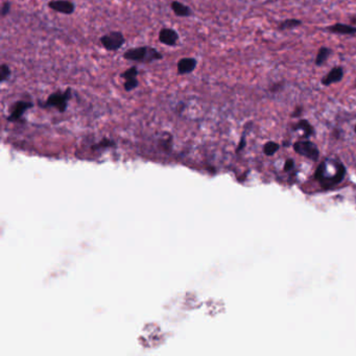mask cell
<instances>
[{
	"label": "cell",
	"mask_w": 356,
	"mask_h": 356,
	"mask_svg": "<svg viewBox=\"0 0 356 356\" xmlns=\"http://www.w3.org/2000/svg\"><path fill=\"white\" fill-rule=\"evenodd\" d=\"M346 170L338 160L326 159L316 170V178L323 187L329 188L338 184L345 176Z\"/></svg>",
	"instance_id": "obj_1"
},
{
	"label": "cell",
	"mask_w": 356,
	"mask_h": 356,
	"mask_svg": "<svg viewBox=\"0 0 356 356\" xmlns=\"http://www.w3.org/2000/svg\"><path fill=\"white\" fill-rule=\"evenodd\" d=\"M122 58L130 62L136 63H152L160 61L163 58V54L158 52L155 47L152 46H139L130 48L124 52Z\"/></svg>",
	"instance_id": "obj_2"
},
{
	"label": "cell",
	"mask_w": 356,
	"mask_h": 356,
	"mask_svg": "<svg viewBox=\"0 0 356 356\" xmlns=\"http://www.w3.org/2000/svg\"><path fill=\"white\" fill-rule=\"evenodd\" d=\"M71 98H72V89L68 87L64 91L58 90L52 93L43 104L39 102V106L44 109L56 108L60 113H64L67 109L68 102L71 100Z\"/></svg>",
	"instance_id": "obj_3"
},
{
	"label": "cell",
	"mask_w": 356,
	"mask_h": 356,
	"mask_svg": "<svg viewBox=\"0 0 356 356\" xmlns=\"http://www.w3.org/2000/svg\"><path fill=\"white\" fill-rule=\"evenodd\" d=\"M100 44L108 52L120 50L126 43V38L122 32H110L100 38Z\"/></svg>",
	"instance_id": "obj_4"
},
{
	"label": "cell",
	"mask_w": 356,
	"mask_h": 356,
	"mask_svg": "<svg viewBox=\"0 0 356 356\" xmlns=\"http://www.w3.org/2000/svg\"><path fill=\"white\" fill-rule=\"evenodd\" d=\"M294 148L296 152H298L299 155L304 156L310 160H316L320 155V152L316 146L314 144V142L308 140L296 142L294 144Z\"/></svg>",
	"instance_id": "obj_5"
},
{
	"label": "cell",
	"mask_w": 356,
	"mask_h": 356,
	"mask_svg": "<svg viewBox=\"0 0 356 356\" xmlns=\"http://www.w3.org/2000/svg\"><path fill=\"white\" fill-rule=\"evenodd\" d=\"M34 106V102L28 100H18L16 102L10 109V114L8 116L6 120L10 122L19 120L28 110L32 109Z\"/></svg>",
	"instance_id": "obj_6"
},
{
	"label": "cell",
	"mask_w": 356,
	"mask_h": 356,
	"mask_svg": "<svg viewBox=\"0 0 356 356\" xmlns=\"http://www.w3.org/2000/svg\"><path fill=\"white\" fill-rule=\"evenodd\" d=\"M47 6L50 10L63 15H72L76 12V4L70 0H52Z\"/></svg>",
	"instance_id": "obj_7"
},
{
	"label": "cell",
	"mask_w": 356,
	"mask_h": 356,
	"mask_svg": "<svg viewBox=\"0 0 356 356\" xmlns=\"http://www.w3.org/2000/svg\"><path fill=\"white\" fill-rule=\"evenodd\" d=\"M198 61L194 58H182L176 63V72L179 76L190 74L196 70Z\"/></svg>",
	"instance_id": "obj_8"
},
{
	"label": "cell",
	"mask_w": 356,
	"mask_h": 356,
	"mask_svg": "<svg viewBox=\"0 0 356 356\" xmlns=\"http://www.w3.org/2000/svg\"><path fill=\"white\" fill-rule=\"evenodd\" d=\"M159 41L163 45L174 47L179 42V34L170 28H163L159 32Z\"/></svg>",
	"instance_id": "obj_9"
},
{
	"label": "cell",
	"mask_w": 356,
	"mask_h": 356,
	"mask_svg": "<svg viewBox=\"0 0 356 356\" xmlns=\"http://www.w3.org/2000/svg\"><path fill=\"white\" fill-rule=\"evenodd\" d=\"M344 78V69L342 66H336L332 68L329 72L322 78L321 82L324 86H330L336 84L342 80Z\"/></svg>",
	"instance_id": "obj_10"
},
{
	"label": "cell",
	"mask_w": 356,
	"mask_h": 356,
	"mask_svg": "<svg viewBox=\"0 0 356 356\" xmlns=\"http://www.w3.org/2000/svg\"><path fill=\"white\" fill-rule=\"evenodd\" d=\"M325 30L336 34H344V36H355L356 34V26H349L345 23H336L330 26H327Z\"/></svg>",
	"instance_id": "obj_11"
},
{
	"label": "cell",
	"mask_w": 356,
	"mask_h": 356,
	"mask_svg": "<svg viewBox=\"0 0 356 356\" xmlns=\"http://www.w3.org/2000/svg\"><path fill=\"white\" fill-rule=\"evenodd\" d=\"M170 8L174 12V14L178 17L187 18V17L192 16V14H194L192 10L190 8L180 2H176V0H174V2H172L170 4Z\"/></svg>",
	"instance_id": "obj_12"
},
{
	"label": "cell",
	"mask_w": 356,
	"mask_h": 356,
	"mask_svg": "<svg viewBox=\"0 0 356 356\" xmlns=\"http://www.w3.org/2000/svg\"><path fill=\"white\" fill-rule=\"evenodd\" d=\"M331 52H332V50H331V48H329V47H325V46L321 47V48L318 50L316 58V65L322 66L327 61V58H329Z\"/></svg>",
	"instance_id": "obj_13"
},
{
	"label": "cell",
	"mask_w": 356,
	"mask_h": 356,
	"mask_svg": "<svg viewBox=\"0 0 356 356\" xmlns=\"http://www.w3.org/2000/svg\"><path fill=\"white\" fill-rule=\"evenodd\" d=\"M300 26H302V21L299 20V19H286V20H284L282 21L278 28L279 30H294V28H299Z\"/></svg>",
	"instance_id": "obj_14"
},
{
	"label": "cell",
	"mask_w": 356,
	"mask_h": 356,
	"mask_svg": "<svg viewBox=\"0 0 356 356\" xmlns=\"http://www.w3.org/2000/svg\"><path fill=\"white\" fill-rule=\"evenodd\" d=\"M294 130H302L303 132H304V135L305 137H310L312 136L314 133V130L312 128V126L308 122L307 120H300L298 124H296L294 126Z\"/></svg>",
	"instance_id": "obj_15"
},
{
	"label": "cell",
	"mask_w": 356,
	"mask_h": 356,
	"mask_svg": "<svg viewBox=\"0 0 356 356\" xmlns=\"http://www.w3.org/2000/svg\"><path fill=\"white\" fill-rule=\"evenodd\" d=\"M139 74V70L137 68V66H132L130 67L128 69L124 70V72L120 74V78L124 80H128V78H137Z\"/></svg>",
	"instance_id": "obj_16"
},
{
	"label": "cell",
	"mask_w": 356,
	"mask_h": 356,
	"mask_svg": "<svg viewBox=\"0 0 356 356\" xmlns=\"http://www.w3.org/2000/svg\"><path fill=\"white\" fill-rule=\"evenodd\" d=\"M139 86V80L137 78H128V80H124V89L126 91V92H130V91H133L134 89H136L137 87Z\"/></svg>",
	"instance_id": "obj_17"
},
{
	"label": "cell",
	"mask_w": 356,
	"mask_h": 356,
	"mask_svg": "<svg viewBox=\"0 0 356 356\" xmlns=\"http://www.w3.org/2000/svg\"><path fill=\"white\" fill-rule=\"evenodd\" d=\"M10 76H12V70L10 66H8L6 64H2V66H0V82H4L10 78Z\"/></svg>",
	"instance_id": "obj_18"
},
{
	"label": "cell",
	"mask_w": 356,
	"mask_h": 356,
	"mask_svg": "<svg viewBox=\"0 0 356 356\" xmlns=\"http://www.w3.org/2000/svg\"><path fill=\"white\" fill-rule=\"evenodd\" d=\"M279 150V144H276V142H272V141H270L268 142V144H266V146H264V154L268 156H272V155H274V154Z\"/></svg>",
	"instance_id": "obj_19"
},
{
	"label": "cell",
	"mask_w": 356,
	"mask_h": 356,
	"mask_svg": "<svg viewBox=\"0 0 356 356\" xmlns=\"http://www.w3.org/2000/svg\"><path fill=\"white\" fill-rule=\"evenodd\" d=\"M10 8H12V4H10V2H4L2 6V17L8 16V15L10 14Z\"/></svg>",
	"instance_id": "obj_20"
},
{
	"label": "cell",
	"mask_w": 356,
	"mask_h": 356,
	"mask_svg": "<svg viewBox=\"0 0 356 356\" xmlns=\"http://www.w3.org/2000/svg\"><path fill=\"white\" fill-rule=\"evenodd\" d=\"M292 168H294V161L292 160L286 161V166H284V168H286V170H290Z\"/></svg>",
	"instance_id": "obj_21"
},
{
	"label": "cell",
	"mask_w": 356,
	"mask_h": 356,
	"mask_svg": "<svg viewBox=\"0 0 356 356\" xmlns=\"http://www.w3.org/2000/svg\"><path fill=\"white\" fill-rule=\"evenodd\" d=\"M302 111H303V108H302V106H296V110H294V112L292 113V117H296V116H299L301 113H302Z\"/></svg>",
	"instance_id": "obj_22"
},
{
	"label": "cell",
	"mask_w": 356,
	"mask_h": 356,
	"mask_svg": "<svg viewBox=\"0 0 356 356\" xmlns=\"http://www.w3.org/2000/svg\"><path fill=\"white\" fill-rule=\"evenodd\" d=\"M280 85H281V84H275L274 86H272V87L270 88V91H272V92H278V91L280 90V87H281Z\"/></svg>",
	"instance_id": "obj_23"
},
{
	"label": "cell",
	"mask_w": 356,
	"mask_h": 356,
	"mask_svg": "<svg viewBox=\"0 0 356 356\" xmlns=\"http://www.w3.org/2000/svg\"><path fill=\"white\" fill-rule=\"evenodd\" d=\"M354 130H355V133H356V126H355V128H354Z\"/></svg>",
	"instance_id": "obj_24"
}]
</instances>
